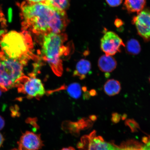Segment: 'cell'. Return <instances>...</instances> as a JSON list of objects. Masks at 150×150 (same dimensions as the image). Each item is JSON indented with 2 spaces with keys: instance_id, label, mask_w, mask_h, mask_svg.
<instances>
[{
  "instance_id": "cell-18",
  "label": "cell",
  "mask_w": 150,
  "mask_h": 150,
  "mask_svg": "<svg viewBox=\"0 0 150 150\" xmlns=\"http://www.w3.org/2000/svg\"><path fill=\"white\" fill-rule=\"evenodd\" d=\"M143 141L142 150H150V136L144 137Z\"/></svg>"
},
{
  "instance_id": "cell-28",
  "label": "cell",
  "mask_w": 150,
  "mask_h": 150,
  "mask_svg": "<svg viewBox=\"0 0 150 150\" xmlns=\"http://www.w3.org/2000/svg\"><path fill=\"white\" fill-rule=\"evenodd\" d=\"M61 150H76L74 148L72 147H69L63 148Z\"/></svg>"
},
{
  "instance_id": "cell-21",
  "label": "cell",
  "mask_w": 150,
  "mask_h": 150,
  "mask_svg": "<svg viewBox=\"0 0 150 150\" xmlns=\"http://www.w3.org/2000/svg\"><path fill=\"white\" fill-rule=\"evenodd\" d=\"M26 1L32 3H46L48 0H25Z\"/></svg>"
},
{
  "instance_id": "cell-14",
  "label": "cell",
  "mask_w": 150,
  "mask_h": 150,
  "mask_svg": "<svg viewBox=\"0 0 150 150\" xmlns=\"http://www.w3.org/2000/svg\"><path fill=\"white\" fill-rule=\"evenodd\" d=\"M67 93L73 98H79L82 95L83 92L86 91V88L81 87L79 83H71L66 88Z\"/></svg>"
},
{
  "instance_id": "cell-1",
  "label": "cell",
  "mask_w": 150,
  "mask_h": 150,
  "mask_svg": "<svg viewBox=\"0 0 150 150\" xmlns=\"http://www.w3.org/2000/svg\"><path fill=\"white\" fill-rule=\"evenodd\" d=\"M20 8L22 30L38 35L61 33L68 23L65 11L47 4L23 1Z\"/></svg>"
},
{
  "instance_id": "cell-24",
  "label": "cell",
  "mask_w": 150,
  "mask_h": 150,
  "mask_svg": "<svg viewBox=\"0 0 150 150\" xmlns=\"http://www.w3.org/2000/svg\"><path fill=\"white\" fill-rule=\"evenodd\" d=\"M5 122L3 118L0 116V130H2L4 127Z\"/></svg>"
},
{
  "instance_id": "cell-27",
  "label": "cell",
  "mask_w": 150,
  "mask_h": 150,
  "mask_svg": "<svg viewBox=\"0 0 150 150\" xmlns=\"http://www.w3.org/2000/svg\"><path fill=\"white\" fill-rule=\"evenodd\" d=\"M7 31L5 29L0 30V37L6 33Z\"/></svg>"
},
{
  "instance_id": "cell-17",
  "label": "cell",
  "mask_w": 150,
  "mask_h": 150,
  "mask_svg": "<svg viewBox=\"0 0 150 150\" xmlns=\"http://www.w3.org/2000/svg\"><path fill=\"white\" fill-rule=\"evenodd\" d=\"M46 4L61 10L65 11L70 5V0H48Z\"/></svg>"
},
{
  "instance_id": "cell-29",
  "label": "cell",
  "mask_w": 150,
  "mask_h": 150,
  "mask_svg": "<svg viewBox=\"0 0 150 150\" xmlns=\"http://www.w3.org/2000/svg\"><path fill=\"white\" fill-rule=\"evenodd\" d=\"M2 91H2V90L1 89V88H0V96H1V94Z\"/></svg>"
},
{
  "instance_id": "cell-20",
  "label": "cell",
  "mask_w": 150,
  "mask_h": 150,
  "mask_svg": "<svg viewBox=\"0 0 150 150\" xmlns=\"http://www.w3.org/2000/svg\"><path fill=\"white\" fill-rule=\"evenodd\" d=\"M0 22L2 23L3 26L6 25L5 19L4 18V15L3 13L1 6H0Z\"/></svg>"
},
{
  "instance_id": "cell-11",
  "label": "cell",
  "mask_w": 150,
  "mask_h": 150,
  "mask_svg": "<svg viewBox=\"0 0 150 150\" xmlns=\"http://www.w3.org/2000/svg\"><path fill=\"white\" fill-rule=\"evenodd\" d=\"M91 68L90 62L85 59H82L78 62L74 71V76L83 80L91 72Z\"/></svg>"
},
{
  "instance_id": "cell-15",
  "label": "cell",
  "mask_w": 150,
  "mask_h": 150,
  "mask_svg": "<svg viewBox=\"0 0 150 150\" xmlns=\"http://www.w3.org/2000/svg\"><path fill=\"white\" fill-rule=\"evenodd\" d=\"M126 51L127 53L131 55H136L139 54L141 48L139 42L135 39H130L125 45Z\"/></svg>"
},
{
  "instance_id": "cell-5",
  "label": "cell",
  "mask_w": 150,
  "mask_h": 150,
  "mask_svg": "<svg viewBox=\"0 0 150 150\" xmlns=\"http://www.w3.org/2000/svg\"><path fill=\"white\" fill-rule=\"evenodd\" d=\"M30 76H23L17 83L16 87L19 92L24 94L30 98H39L45 93L42 81L35 77L34 74Z\"/></svg>"
},
{
  "instance_id": "cell-3",
  "label": "cell",
  "mask_w": 150,
  "mask_h": 150,
  "mask_svg": "<svg viewBox=\"0 0 150 150\" xmlns=\"http://www.w3.org/2000/svg\"><path fill=\"white\" fill-rule=\"evenodd\" d=\"M67 39L66 35L62 33H50L43 37L42 59L47 62L54 74L59 76L63 73L62 58L69 53V50L64 45Z\"/></svg>"
},
{
  "instance_id": "cell-30",
  "label": "cell",
  "mask_w": 150,
  "mask_h": 150,
  "mask_svg": "<svg viewBox=\"0 0 150 150\" xmlns=\"http://www.w3.org/2000/svg\"><path fill=\"white\" fill-rule=\"evenodd\" d=\"M11 150H20L19 149H11Z\"/></svg>"
},
{
  "instance_id": "cell-4",
  "label": "cell",
  "mask_w": 150,
  "mask_h": 150,
  "mask_svg": "<svg viewBox=\"0 0 150 150\" xmlns=\"http://www.w3.org/2000/svg\"><path fill=\"white\" fill-rule=\"evenodd\" d=\"M28 61L11 59L0 51V88L3 91L16 87L17 83L24 76L23 68Z\"/></svg>"
},
{
  "instance_id": "cell-6",
  "label": "cell",
  "mask_w": 150,
  "mask_h": 150,
  "mask_svg": "<svg viewBox=\"0 0 150 150\" xmlns=\"http://www.w3.org/2000/svg\"><path fill=\"white\" fill-rule=\"evenodd\" d=\"M77 146L79 150H120V146L113 142H106L102 137L97 136L95 130L82 136Z\"/></svg>"
},
{
  "instance_id": "cell-16",
  "label": "cell",
  "mask_w": 150,
  "mask_h": 150,
  "mask_svg": "<svg viewBox=\"0 0 150 150\" xmlns=\"http://www.w3.org/2000/svg\"><path fill=\"white\" fill-rule=\"evenodd\" d=\"M142 146L140 142L131 140L123 142L120 147V150H142Z\"/></svg>"
},
{
  "instance_id": "cell-8",
  "label": "cell",
  "mask_w": 150,
  "mask_h": 150,
  "mask_svg": "<svg viewBox=\"0 0 150 150\" xmlns=\"http://www.w3.org/2000/svg\"><path fill=\"white\" fill-rule=\"evenodd\" d=\"M132 23L136 28L138 33L145 42L150 41V10L144 9L134 16Z\"/></svg>"
},
{
  "instance_id": "cell-19",
  "label": "cell",
  "mask_w": 150,
  "mask_h": 150,
  "mask_svg": "<svg viewBox=\"0 0 150 150\" xmlns=\"http://www.w3.org/2000/svg\"><path fill=\"white\" fill-rule=\"evenodd\" d=\"M109 5L112 7L119 6L122 3L123 0H106Z\"/></svg>"
},
{
  "instance_id": "cell-22",
  "label": "cell",
  "mask_w": 150,
  "mask_h": 150,
  "mask_svg": "<svg viewBox=\"0 0 150 150\" xmlns=\"http://www.w3.org/2000/svg\"><path fill=\"white\" fill-rule=\"evenodd\" d=\"M13 17V11L12 8H9L8 10V21L9 23L12 22Z\"/></svg>"
},
{
  "instance_id": "cell-26",
  "label": "cell",
  "mask_w": 150,
  "mask_h": 150,
  "mask_svg": "<svg viewBox=\"0 0 150 150\" xmlns=\"http://www.w3.org/2000/svg\"><path fill=\"white\" fill-rule=\"evenodd\" d=\"M4 138L3 135L0 133V147L2 145L4 142Z\"/></svg>"
},
{
  "instance_id": "cell-9",
  "label": "cell",
  "mask_w": 150,
  "mask_h": 150,
  "mask_svg": "<svg viewBox=\"0 0 150 150\" xmlns=\"http://www.w3.org/2000/svg\"><path fill=\"white\" fill-rule=\"evenodd\" d=\"M18 144L20 150H39L44 145L40 134L30 131L22 134Z\"/></svg>"
},
{
  "instance_id": "cell-23",
  "label": "cell",
  "mask_w": 150,
  "mask_h": 150,
  "mask_svg": "<svg viewBox=\"0 0 150 150\" xmlns=\"http://www.w3.org/2000/svg\"><path fill=\"white\" fill-rule=\"evenodd\" d=\"M120 116L119 114L115 113L113 114L112 115V120H113L114 122H117V121H119L120 119Z\"/></svg>"
},
{
  "instance_id": "cell-31",
  "label": "cell",
  "mask_w": 150,
  "mask_h": 150,
  "mask_svg": "<svg viewBox=\"0 0 150 150\" xmlns=\"http://www.w3.org/2000/svg\"><path fill=\"white\" fill-rule=\"evenodd\" d=\"M149 81H150V78H149Z\"/></svg>"
},
{
  "instance_id": "cell-25",
  "label": "cell",
  "mask_w": 150,
  "mask_h": 150,
  "mask_svg": "<svg viewBox=\"0 0 150 150\" xmlns=\"http://www.w3.org/2000/svg\"><path fill=\"white\" fill-rule=\"evenodd\" d=\"M115 24L117 27H121L123 24L122 21L121 20L119 19H117L116 20Z\"/></svg>"
},
{
  "instance_id": "cell-2",
  "label": "cell",
  "mask_w": 150,
  "mask_h": 150,
  "mask_svg": "<svg viewBox=\"0 0 150 150\" xmlns=\"http://www.w3.org/2000/svg\"><path fill=\"white\" fill-rule=\"evenodd\" d=\"M33 44L29 32L11 31L0 37V48L7 57L25 60L38 59L33 53Z\"/></svg>"
},
{
  "instance_id": "cell-10",
  "label": "cell",
  "mask_w": 150,
  "mask_h": 150,
  "mask_svg": "<svg viewBox=\"0 0 150 150\" xmlns=\"http://www.w3.org/2000/svg\"><path fill=\"white\" fill-rule=\"evenodd\" d=\"M117 62L111 56L106 55L101 56L98 61V66L103 72L108 74L112 72L117 67Z\"/></svg>"
},
{
  "instance_id": "cell-12",
  "label": "cell",
  "mask_w": 150,
  "mask_h": 150,
  "mask_svg": "<svg viewBox=\"0 0 150 150\" xmlns=\"http://www.w3.org/2000/svg\"><path fill=\"white\" fill-rule=\"evenodd\" d=\"M147 0H125L123 8L129 13L141 12L145 8Z\"/></svg>"
},
{
  "instance_id": "cell-13",
  "label": "cell",
  "mask_w": 150,
  "mask_h": 150,
  "mask_svg": "<svg viewBox=\"0 0 150 150\" xmlns=\"http://www.w3.org/2000/svg\"><path fill=\"white\" fill-rule=\"evenodd\" d=\"M120 83L117 80L109 79L105 83L104 86L105 93L109 96H114L119 94L121 91Z\"/></svg>"
},
{
  "instance_id": "cell-7",
  "label": "cell",
  "mask_w": 150,
  "mask_h": 150,
  "mask_svg": "<svg viewBox=\"0 0 150 150\" xmlns=\"http://www.w3.org/2000/svg\"><path fill=\"white\" fill-rule=\"evenodd\" d=\"M122 46L125 47V45L120 37L113 32H106L101 39V48L105 55L112 56L120 52Z\"/></svg>"
}]
</instances>
